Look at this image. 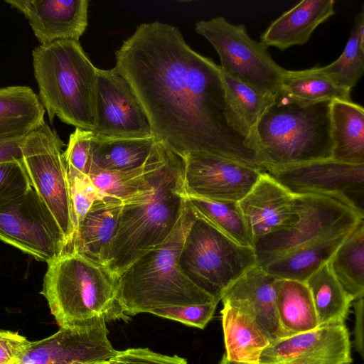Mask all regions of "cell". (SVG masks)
Returning a JSON list of instances; mask_svg holds the SVG:
<instances>
[{"mask_svg":"<svg viewBox=\"0 0 364 364\" xmlns=\"http://www.w3.org/2000/svg\"><path fill=\"white\" fill-rule=\"evenodd\" d=\"M115 56L159 143L181 157L207 153L264 171L220 65L193 50L177 27L141 23Z\"/></svg>","mask_w":364,"mask_h":364,"instance_id":"6da1fadb","label":"cell"},{"mask_svg":"<svg viewBox=\"0 0 364 364\" xmlns=\"http://www.w3.org/2000/svg\"><path fill=\"white\" fill-rule=\"evenodd\" d=\"M183 158L168 149L149 186L122 201L106 267L118 277L139 257L171 234L187 196L183 181Z\"/></svg>","mask_w":364,"mask_h":364,"instance_id":"7a4b0ae2","label":"cell"},{"mask_svg":"<svg viewBox=\"0 0 364 364\" xmlns=\"http://www.w3.org/2000/svg\"><path fill=\"white\" fill-rule=\"evenodd\" d=\"M196 215L187 198L183 213L167 239L146 251L117 277V300L127 316L218 300L189 280L178 264Z\"/></svg>","mask_w":364,"mask_h":364,"instance_id":"3957f363","label":"cell"},{"mask_svg":"<svg viewBox=\"0 0 364 364\" xmlns=\"http://www.w3.org/2000/svg\"><path fill=\"white\" fill-rule=\"evenodd\" d=\"M331 102L304 104L277 92L252 132L264 172L331 159Z\"/></svg>","mask_w":364,"mask_h":364,"instance_id":"277c9868","label":"cell"},{"mask_svg":"<svg viewBox=\"0 0 364 364\" xmlns=\"http://www.w3.org/2000/svg\"><path fill=\"white\" fill-rule=\"evenodd\" d=\"M117 277L105 265L73 251L48 264L41 294L60 328L129 318L117 300Z\"/></svg>","mask_w":364,"mask_h":364,"instance_id":"5b68a950","label":"cell"},{"mask_svg":"<svg viewBox=\"0 0 364 364\" xmlns=\"http://www.w3.org/2000/svg\"><path fill=\"white\" fill-rule=\"evenodd\" d=\"M33 66L39 99L50 122H62L83 130L97 124L96 87L98 68L79 41H57L36 47Z\"/></svg>","mask_w":364,"mask_h":364,"instance_id":"8992f818","label":"cell"},{"mask_svg":"<svg viewBox=\"0 0 364 364\" xmlns=\"http://www.w3.org/2000/svg\"><path fill=\"white\" fill-rule=\"evenodd\" d=\"M195 211L178 264L195 285L220 301L225 289L257 264L256 255L252 247L237 244Z\"/></svg>","mask_w":364,"mask_h":364,"instance_id":"52a82bcc","label":"cell"},{"mask_svg":"<svg viewBox=\"0 0 364 364\" xmlns=\"http://www.w3.org/2000/svg\"><path fill=\"white\" fill-rule=\"evenodd\" d=\"M195 30L218 53L225 75L262 93L274 95L280 90L286 70L264 44L250 37L244 24L217 16L196 22Z\"/></svg>","mask_w":364,"mask_h":364,"instance_id":"ba28073f","label":"cell"},{"mask_svg":"<svg viewBox=\"0 0 364 364\" xmlns=\"http://www.w3.org/2000/svg\"><path fill=\"white\" fill-rule=\"evenodd\" d=\"M297 218L291 225L254 242L262 266L315 240L351 231L363 217L338 200L316 194H295Z\"/></svg>","mask_w":364,"mask_h":364,"instance_id":"9c48e42d","label":"cell"},{"mask_svg":"<svg viewBox=\"0 0 364 364\" xmlns=\"http://www.w3.org/2000/svg\"><path fill=\"white\" fill-rule=\"evenodd\" d=\"M63 146V141L45 122L25 136L21 151L31 187L53 213L68 246L75 225Z\"/></svg>","mask_w":364,"mask_h":364,"instance_id":"30bf717a","label":"cell"},{"mask_svg":"<svg viewBox=\"0 0 364 364\" xmlns=\"http://www.w3.org/2000/svg\"><path fill=\"white\" fill-rule=\"evenodd\" d=\"M0 240L47 264L68 246L53 213L32 187L0 207Z\"/></svg>","mask_w":364,"mask_h":364,"instance_id":"8fae6325","label":"cell"},{"mask_svg":"<svg viewBox=\"0 0 364 364\" xmlns=\"http://www.w3.org/2000/svg\"><path fill=\"white\" fill-rule=\"evenodd\" d=\"M294 194H316L333 198L364 218V164L331 159L267 171Z\"/></svg>","mask_w":364,"mask_h":364,"instance_id":"7c38bea8","label":"cell"},{"mask_svg":"<svg viewBox=\"0 0 364 364\" xmlns=\"http://www.w3.org/2000/svg\"><path fill=\"white\" fill-rule=\"evenodd\" d=\"M97 124L92 131L97 139L151 137L146 114L128 82L114 67L97 70Z\"/></svg>","mask_w":364,"mask_h":364,"instance_id":"4fadbf2b","label":"cell"},{"mask_svg":"<svg viewBox=\"0 0 364 364\" xmlns=\"http://www.w3.org/2000/svg\"><path fill=\"white\" fill-rule=\"evenodd\" d=\"M183 158V181L187 197L240 202L264 172L207 153H191Z\"/></svg>","mask_w":364,"mask_h":364,"instance_id":"5bb4252c","label":"cell"},{"mask_svg":"<svg viewBox=\"0 0 364 364\" xmlns=\"http://www.w3.org/2000/svg\"><path fill=\"white\" fill-rule=\"evenodd\" d=\"M104 320L76 328L60 329L30 343L18 364H94L109 360L118 350L108 338Z\"/></svg>","mask_w":364,"mask_h":364,"instance_id":"9a60e30c","label":"cell"},{"mask_svg":"<svg viewBox=\"0 0 364 364\" xmlns=\"http://www.w3.org/2000/svg\"><path fill=\"white\" fill-rule=\"evenodd\" d=\"M351 345L345 323L318 326L270 341L259 364H350Z\"/></svg>","mask_w":364,"mask_h":364,"instance_id":"2e32d148","label":"cell"},{"mask_svg":"<svg viewBox=\"0 0 364 364\" xmlns=\"http://www.w3.org/2000/svg\"><path fill=\"white\" fill-rule=\"evenodd\" d=\"M279 278L255 264L223 292L220 301L250 317L270 341L284 338L276 308V283Z\"/></svg>","mask_w":364,"mask_h":364,"instance_id":"e0dca14e","label":"cell"},{"mask_svg":"<svg viewBox=\"0 0 364 364\" xmlns=\"http://www.w3.org/2000/svg\"><path fill=\"white\" fill-rule=\"evenodd\" d=\"M28 20L40 45L79 41L88 24L87 0H6Z\"/></svg>","mask_w":364,"mask_h":364,"instance_id":"ac0fdd59","label":"cell"},{"mask_svg":"<svg viewBox=\"0 0 364 364\" xmlns=\"http://www.w3.org/2000/svg\"><path fill=\"white\" fill-rule=\"evenodd\" d=\"M239 204L253 245L258 239L291 225L297 218L295 194L266 172Z\"/></svg>","mask_w":364,"mask_h":364,"instance_id":"d6986e66","label":"cell"},{"mask_svg":"<svg viewBox=\"0 0 364 364\" xmlns=\"http://www.w3.org/2000/svg\"><path fill=\"white\" fill-rule=\"evenodd\" d=\"M122 206V200L107 196L95 201L75 225L72 240L65 252H75L106 266Z\"/></svg>","mask_w":364,"mask_h":364,"instance_id":"ffe728a7","label":"cell"},{"mask_svg":"<svg viewBox=\"0 0 364 364\" xmlns=\"http://www.w3.org/2000/svg\"><path fill=\"white\" fill-rule=\"evenodd\" d=\"M333 0H304L273 21L260 36L267 48L281 50L308 42L315 29L335 14Z\"/></svg>","mask_w":364,"mask_h":364,"instance_id":"44dd1931","label":"cell"},{"mask_svg":"<svg viewBox=\"0 0 364 364\" xmlns=\"http://www.w3.org/2000/svg\"><path fill=\"white\" fill-rule=\"evenodd\" d=\"M45 109L28 86L0 88V143L24 138L45 123Z\"/></svg>","mask_w":364,"mask_h":364,"instance_id":"7402d4cb","label":"cell"},{"mask_svg":"<svg viewBox=\"0 0 364 364\" xmlns=\"http://www.w3.org/2000/svg\"><path fill=\"white\" fill-rule=\"evenodd\" d=\"M331 159L364 164V109L352 101L333 100L331 105Z\"/></svg>","mask_w":364,"mask_h":364,"instance_id":"603a6c76","label":"cell"},{"mask_svg":"<svg viewBox=\"0 0 364 364\" xmlns=\"http://www.w3.org/2000/svg\"><path fill=\"white\" fill-rule=\"evenodd\" d=\"M350 232L315 240L260 267L277 278L304 282L311 274L330 260Z\"/></svg>","mask_w":364,"mask_h":364,"instance_id":"cb8c5ba5","label":"cell"},{"mask_svg":"<svg viewBox=\"0 0 364 364\" xmlns=\"http://www.w3.org/2000/svg\"><path fill=\"white\" fill-rule=\"evenodd\" d=\"M228 360L246 364H259L262 352L270 341L257 323L246 314L224 304L220 311Z\"/></svg>","mask_w":364,"mask_h":364,"instance_id":"d4e9b609","label":"cell"},{"mask_svg":"<svg viewBox=\"0 0 364 364\" xmlns=\"http://www.w3.org/2000/svg\"><path fill=\"white\" fill-rule=\"evenodd\" d=\"M154 137L140 139H97L91 141V171H123L144 166L158 149Z\"/></svg>","mask_w":364,"mask_h":364,"instance_id":"484cf974","label":"cell"},{"mask_svg":"<svg viewBox=\"0 0 364 364\" xmlns=\"http://www.w3.org/2000/svg\"><path fill=\"white\" fill-rule=\"evenodd\" d=\"M276 308L285 337L318 327L314 305L305 282L279 278L276 283Z\"/></svg>","mask_w":364,"mask_h":364,"instance_id":"4316f807","label":"cell"},{"mask_svg":"<svg viewBox=\"0 0 364 364\" xmlns=\"http://www.w3.org/2000/svg\"><path fill=\"white\" fill-rule=\"evenodd\" d=\"M304 282L311 296L318 326L345 323L353 300L336 279L328 262Z\"/></svg>","mask_w":364,"mask_h":364,"instance_id":"83f0119b","label":"cell"},{"mask_svg":"<svg viewBox=\"0 0 364 364\" xmlns=\"http://www.w3.org/2000/svg\"><path fill=\"white\" fill-rule=\"evenodd\" d=\"M168 151V149L159 143L156 152L141 167L123 171L93 170L88 176L100 194L124 201L149 186L151 176Z\"/></svg>","mask_w":364,"mask_h":364,"instance_id":"f1b7e54d","label":"cell"},{"mask_svg":"<svg viewBox=\"0 0 364 364\" xmlns=\"http://www.w3.org/2000/svg\"><path fill=\"white\" fill-rule=\"evenodd\" d=\"M328 264L346 291L355 300L364 295V220L337 248Z\"/></svg>","mask_w":364,"mask_h":364,"instance_id":"f546056e","label":"cell"},{"mask_svg":"<svg viewBox=\"0 0 364 364\" xmlns=\"http://www.w3.org/2000/svg\"><path fill=\"white\" fill-rule=\"evenodd\" d=\"M280 90L304 104L333 100L352 101L351 90L336 85L318 66L303 70H286Z\"/></svg>","mask_w":364,"mask_h":364,"instance_id":"4dcf8cb0","label":"cell"},{"mask_svg":"<svg viewBox=\"0 0 364 364\" xmlns=\"http://www.w3.org/2000/svg\"><path fill=\"white\" fill-rule=\"evenodd\" d=\"M193 208L237 244L253 248V240L239 202L187 197Z\"/></svg>","mask_w":364,"mask_h":364,"instance_id":"1f68e13d","label":"cell"},{"mask_svg":"<svg viewBox=\"0 0 364 364\" xmlns=\"http://www.w3.org/2000/svg\"><path fill=\"white\" fill-rule=\"evenodd\" d=\"M321 70L338 86L351 90L364 72V14L356 18L341 55Z\"/></svg>","mask_w":364,"mask_h":364,"instance_id":"d6a6232c","label":"cell"},{"mask_svg":"<svg viewBox=\"0 0 364 364\" xmlns=\"http://www.w3.org/2000/svg\"><path fill=\"white\" fill-rule=\"evenodd\" d=\"M223 76L234 106L252 134L259 119L277 93H262L224 73Z\"/></svg>","mask_w":364,"mask_h":364,"instance_id":"836d02e7","label":"cell"},{"mask_svg":"<svg viewBox=\"0 0 364 364\" xmlns=\"http://www.w3.org/2000/svg\"><path fill=\"white\" fill-rule=\"evenodd\" d=\"M218 303L215 300L200 304L161 308L154 310L151 314L203 329L213 318Z\"/></svg>","mask_w":364,"mask_h":364,"instance_id":"e575fe53","label":"cell"},{"mask_svg":"<svg viewBox=\"0 0 364 364\" xmlns=\"http://www.w3.org/2000/svg\"><path fill=\"white\" fill-rule=\"evenodd\" d=\"M68 178L73 213L74 225L83 218L92 205L104 196L92 183L89 176L68 168Z\"/></svg>","mask_w":364,"mask_h":364,"instance_id":"d590c367","label":"cell"},{"mask_svg":"<svg viewBox=\"0 0 364 364\" xmlns=\"http://www.w3.org/2000/svg\"><path fill=\"white\" fill-rule=\"evenodd\" d=\"M31 188L21 160L0 161V207L24 194Z\"/></svg>","mask_w":364,"mask_h":364,"instance_id":"8d00e7d4","label":"cell"},{"mask_svg":"<svg viewBox=\"0 0 364 364\" xmlns=\"http://www.w3.org/2000/svg\"><path fill=\"white\" fill-rule=\"evenodd\" d=\"M92 131L75 128L69 138L66 150L63 153L68 168L88 176L92 166Z\"/></svg>","mask_w":364,"mask_h":364,"instance_id":"74e56055","label":"cell"},{"mask_svg":"<svg viewBox=\"0 0 364 364\" xmlns=\"http://www.w3.org/2000/svg\"><path fill=\"white\" fill-rule=\"evenodd\" d=\"M107 364H188L187 360L177 355H170L148 348H129L118 350Z\"/></svg>","mask_w":364,"mask_h":364,"instance_id":"f35d334b","label":"cell"},{"mask_svg":"<svg viewBox=\"0 0 364 364\" xmlns=\"http://www.w3.org/2000/svg\"><path fill=\"white\" fill-rule=\"evenodd\" d=\"M30 343L18 332L0 331V364H18Z\"/></svg>","mask_w":364,"mask_h":364,"instance_id":"ab89813d","label":"cell"},{"mask_svg":"<svg viewBox=\"0 0 364 364\" xmlns=\"http://www.w3.org/2000/svg\"><path fill=\"white\" fill-rule=\"evenodd\" d=\"M355 316L354 328V343L355 349L364 358L363 346V296L356 299L352 302Z\"/></svg>","mask_w":364,"mask_h":364,"instance_id":"60d3db41","label":"cell"},{"mask_svg":"<svg viewBox=\"0 0 364 364\" xmlns=\"http://www.w3.org/2000/svg\"><path fill=\"white\" fill-rule=\"evenodd\" d=\"M24 138L0 143V161L21 160V144Z\"/></svg>","mask_w":364,"mask_h":364,"instance_id":"b9f144b4","label":"cell"},{"mask_svg":"<svg viewBox=\"0 0 364 364\" xmlns=\"http://www.w3.org/2000/svg\"><path fill=\"white\" fill-rule=\"evenodd\" d=\"M218 364H246V363L230 361L227 359V358L225 357V355H223Z\"/></svg>","mask_w":364,"mask_h":364,"instance_id":"7bdbcfd3","label":"cell"},{"mask_svg":"<svg viewBox=\"0 0 364 364\" xmlns=\"http://www.w3.org/2000/svg\"><path fill=\"white\" fill-rule=\"evenodd\" d=\"M107 362H108V361H105V362H100V363H94V364H107Z\"/></svg>","mask_w":364,"mask_h":364,"instance_id":"ee69618b","label":"cell"}]
</instances>
